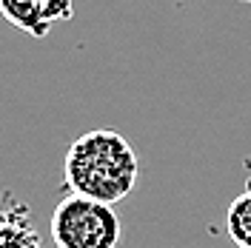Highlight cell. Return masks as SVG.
<instances>
[{
	"instance_id": "3957f363",
	"label": "cell",
	"mask_w": 251,
	"mask_h": 248,
	"mask_svg": "<svg viewBox=\"0 0 251 248\" xmlns=\"http://www.w3.org/2000/svg\"><path fill=\"white\" fill-rule=\"evenodd\" d=\"M0 15L31 37H46L54 23H63L49 0H0Z\"/></svg>"
},
{
	"instance_id": "8992f818",
	"label": "cell",
	"mask_w": 251,
	"mask_h": 248,
	"mask_svg": "<svg viewBox=\"0 0 251 248\" xmlns=\"http://www.w3.org/2000/svg\"><path fill=\"white\" fill-rule=\"evenodd\" d=\"M3 220H6V208H0V223H3Z\"/></svg>"
},
{
	"instance_id": "7a4b0ae2",
	"label": "cell",
	"mask_w": 251,
	"mask_h": 248,
	"mask_svg": "<svg viewBox=\"0 0 251 248\" xmlns=\"http://www.w3.org/2000/svg\"><path fill=\"white\" fill-rule=\"evenodd\" d=\"M51 240L57 248H120L123 220L109 202L69 191L51 211Z\"/></svg>"
},
{
	"instance_id": "52a82bcc",
	"label": "cell",
	"mask_w": 251,
	"mask_h": 248,
	"mask_svg": "<svg viewBox=\"0 0 251 248\" xmlns=\"http://www.w3.org/2000/svg\"><path fill=\"white\" fill-rule=\"evenodd\" d=\"M240 3H249V6H251V0H240Z\"/></svg>"
},
{
	"instance_id": "6da1fadb",
	"label": "cell",
	"mask_w": 251,
	"mask_h": 248,
	"mask_svg": "<svg viewBox=\"0 0 251 248\" xmlns=\"http://www.w3.org/2000/svg\"><path fill=\"white\" fill-rule=\"evenodd\" d=\"M63 177L72 194L117 205L137 186L140 160L120 131L94 128L69 146Z\"/></svg>"
},
{
	"instance_id": "5b68a950",
	"label": "cell",
	"mask_w": 251,
	"mask_h": 248,
	"mask_svg": "<svg viewBox=\"0 0 251 248\" xmlns=\"http://www.w3.org/2000/svg\"><path fill=\"white\" fill-rule=\"evenodd\" d=\"M226 231L234 240L237 248H251V188L228 205Z\"/></svg>"
},
{
	"instance_id": "277c9868",
	"label": "cell",
	"mask_w": 251,
	"mask_h": 248,
	"mask_svg": "<svg viewBox=\"0 0 251 248\" xmlns=\"http://www.w3.org/2000/svg\"><path fill=\"white\" fill-rule=\"evenodd\" d=\"M0 248H43L29 205L15 202L6 208V220L0 223Z\"/></svg>"
}]
</instances>
